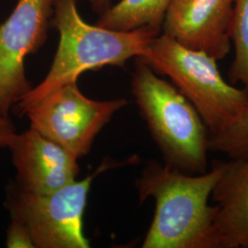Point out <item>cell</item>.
Wrapping results in <instances>:
<instances>
[{
  "mask_svg": "<svg viewBox=\"0 0 248 248\" xmlns=\"http://www.w3.org/2000/svg\"><path fill=\"white\" fill-rule=\"evenodd\" d=\"M212 198V248H248V151L225 162Z\"/></svg>",
  "mask_w": 248,
  "mask_h": 248,
  "instance_id": "10",
  "label": "cell"
},
{
  "mask_svg": "<svg viewBox=\"0 0 248 248\" xmlns=\"http://www.w3.org/2000/svg\"><path fill=\"white\" fill-rule=\"evenodd\" d=\"M96 173L47 194L27 191L18 184L7 190L5 206L13 220L26 227L35 248H88L83 216Z\"/></svg>",
  "mask_w": 248,
  "mask_h": 248,
  "instance_id": "5",
  "label": "cell"
},
{
  "mask_svg": "<svg viewBox=\"0 0 248 248\" xmlns=\"http://www.w3.org/2000/svg\"><path fill=\"white\" fill-rule=\"evenodd\" d=\"M6 245L9 248H35L26 227L21 222L13 219H11L7 232Z\"/></svg>",
  "mask_w": 248,
  "mask_h": 248,
  "instance_id": "14",
  "label": "cell"
},
{
  "mask_svg": "<svg viewBox=\"0 0 248 248\" xmlns=\"http://www.w3.org/2000/svg\"><path fill=\"white\" fill-rule=\"evenodd\" d=\"M210 150L237 157L248 151V103L230 125L218 133L210 134Z\"/></svg>",
  "mask_w": 248,
  "mask_h": 248,
  "instance_id": "13",
  "label": "cell"
},
{
  "mask_svg": "<svg viewBox=\"0 0 248 248\" xmlns=\"http://www.w3.org/2000/svg\"><path fill=\"white\" fill-rule=\"evenodd\" d=\"M234 4L235 0H172L162 32L180 45L221 61L231 51Z\"/></svg>",
  "mask_w": 248,
  "mask_h": 248,
  "instance_id": "8",
  "label": "cell"
},
{
  "mask_svg": "<svg viewBox=\"0 0 248 248\" xmlns=\"http://www.w3.org/2000/svg\"><path fill=\"white\" fill-rule=\"evenodd\" d=\"M234 59L231 65L232 83H241L248 92V0H235L230 29Z\"/></svg>",
  "mask_w": 248,
  "mask_h": 248,
  "instance_id": "12",
  "label": "cell"
},
{
  "mask_svg": "<svg viewBox=\"0 0 248 248\" xmlns=\"http://www.w3.org/2000/svg\"><path fill=\"white\" fill-rule=\"evenodd\" d=\"M55 0H18L0 24V112L10 109L32 89L25 59L45 45Z\"/></svg>",
  "mask_w": 248,
  "mask_h": 248,
  "instance_id": "7",
  "label": "cell"
},
{
  "mask_svg": "<svg viewBox=\"0 0 248 248\" xmlns=\"http://www.w3.org/2000/svg\"><path fill=\"white\" fill-rule=\"evenodd\" d=\"M132 93L165 163L188 174L208 168L210 131L190 101L141 58H135Z\"/></svg>",
  "mask_w": 248,
  "mask_h": 248,
  "instance_id": "3",
  "label": "cell"
},
{
  "mask_svg": "<svg viewBox=\"0 0 248 248\" xmlns=\"http://www.w3.org/2000/svg\"><path fill=\"white\" fill-rule=\"evenodd\" d=\"M156 74L167 76L195 107L210 134L230 125L248 103V92L226 82L217 60L180 45L161 32L139 57Z\"/></svg>",
  "mask_w": 248,
  "mask_h": 248,
  "instance_id": "4",
  "label": "cell"
},
{
  "mask_svg": "<svg viewBox=\"0 0 248 248\" xmlns=\"http://www.w3.org/2000/svg\"><path fill=\"white\" fill-rule=\"evenodd\" d=\"M128 104L124 98L98 101L82 94L78 83L47 95L25 113L31 128L59 143L78 159L86 156L102 128Z\"/></svg>",
  "mask_w": 248,
  "mask_h": 248,
  "instance_id": "6",
  "label": "cell"
},
{
  "mask_svg": "<svg viewBox=\"0 0 248 248\" xmlns=\"http://www.w3.org/2000/svg\"><path fill=\"white\" fill-rule=\"evenodd\" d=\"M52 24L60 41L51 68L36 87L16 103V115L27 110L54 90L78 83L80 76L108 65L124 66L132 58L141 57L161 30L143 26L132 31H112L90 25L81 18L77 0H55Z\"/></svg>",
  "mask_w": 248,
  "mask_h": 248,
  "instance_id": "2",
  "label": "cell"
},
{
  "mask_svg": "<svg viewBox=\"0 0 248 248\" xmlns=\"http://www.w3.org/2000/svg\"><path fill=\"white\" fill-rule=\"evenodd\" d=\"M225 162L202 174H188L168 164L149 162L135 181L142 203L149 198L155 211L143 248H212L215 206L209 204Z\"/></svg>",
  "mask_w": 248,
  "mask_h": 248,
  "instance_id": "1",
  "label": "cell"
},
{
  "mask_svg": "<svg viewBox=\"0 0 248 248\" xmlns=\"http://www.w3.org/2000/svg\"><path fill=\"white\" fill-rule=\"evenodd\" d=\"M112 1L113 0H90V3L93 10L101 16L111 8Z\"/></svg>",
  "mask_w": 248,
  "mask_h": 248,
  "instance_id": "16",
  "label": "cell"
},
{
  "mask_svg": "<svg viewBox=\"0 0 248 248\" xmlns=\"http://www.w3.org/2000/svg\"><path fill=\"white\" fill-rule=\"evenodd\" d=\"M17 184L27 191L47 194L76 180L78 158L59 143L30 128L15 134L9 147Z\"/></svg>",
  "mask_w": 248,
  "mask_h": 248,
  "instance_id": "9",
  "label": "cell"
},
{
  "mask_svg": "<svg viewBox=\"0 0 248 248\" xmlns=\"http://www.w3.org/2000/svg\"><path fill=\"white\" fill-rule=\"evenodd\" d=\"M172 0H120L99 16L96 25L112 31H132L150 26L162 31Z\"/></svg>",
  "mask_w": 248,
  "mask_h": 248,
  "instance_id": "11",
  "label": "cell"
},
{
  "mask_svg": "<svg viewBox=\"0 0 248 248\" xmlns=\"http://www.w3.org/2000/svg\"><path fill=\"white\" fill-rule=\"evenodd\" d=\"M15 134V127L9 117L0 112V148H8Z\"/></svg>",
  "mask_w": 248,
  "mask_h": 248,
  "instance_id": "15",
  "label": "cell"
}]
</instances>
